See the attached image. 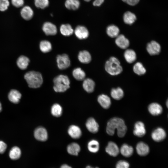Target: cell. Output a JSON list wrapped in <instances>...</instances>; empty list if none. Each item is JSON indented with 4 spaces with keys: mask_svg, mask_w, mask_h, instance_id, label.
<instances>
[{
    "mask_svg": "<svg viewBox=\"0 0 168 168\" xmlns=\"http://www.w3.org/2000/svg\"><path fill=\"white\" fill-rule=\"evenodd\" d=\"M115 129L117 130L118 136L120 138L124 137L127 132V128L124 122L121 119L114 118L110 119L108 122L106 128L107 134L113 135Z\"/></svg>",
    "mask_w": 168,
    "mask_h": 168,
    "instance_id": "1",
    "label": "cell"
},
{
    "mask_svg": "<svg viewBox=\"0 0 168 168\" xmlns=\"http://www.w3.org/2000/svg\"><path fill=\"white\" fill-rule=\"evenodd\" d=\"M105 71L112 76L118 75L123 71V68L119 60L114 57H111L105 63Z\"/></svg>",
    "mask_w": 168,
    "mask_h": 168,
    "instance_id": "2",
    "label": "cell"
},
{
    "mask_svg": "<svg viewBox=\"0 0 168 168\" xmlns=\"http://www.w3.org/2000/svg\"><path fill=\"white\" fill-rule=\"evenodd\" d=\"M24 78L31 88H36L40 86L43 79L41 74L39 72L31 71L27 72L24 76Z\"/></svg>",
    "mask_w": 168,
    "mask_h": 168,
    "instance_id": "3",
    "label": "cell"
},
{
    "mask_svg": "<svg viewBox=\"0 0 168 168\" xmlns=\"http://www.w3.org/2000/svg\"><path fill=\"white\" fill-rule=\"evenodd\" d=\"M54 89L56 92H64L70 87V81L66 75H60L54 79Z\"/></svg>",
    "mask_w": 168,
    "mask_h": 168,
    "instance_id": "4",
    "label": "cell"
},
{
    "mask_svg": "<svg viewBox=\"0 0 168 168\" xmlns=\"http://www.w3.org/2000/svg\"><path fill=\"white\" fill-rule=\"evenodd\" d=\"M56 61L58 68L60 69H64L68 68L70 65V61L68 56L65 54L58 55Z\"/></svg>",
    "mask_w": 168,
    "mask_h": 168,
    "instance_id": "5",
    "label": "cell"
},
{
    "mask_svg": "<svg viewBox=\"0 0 168 168\" xmlns=\"http://www.w3.org/2000/svg\"><path fill=\"white\" fill-rule=\"evenodd\" d=\"M146 49L147 52L151 55L158 54L160 52V44L155 41H152L147 45Z\"/></svg>",
    "mask_w": 168,
    "mask_h": 168,
    "instance_id": "6",
    "label": "cell"
},
{
    "mask_svg": "<svg viewBox=\"0 0 168 168\" xmlns=\"http://www.w3.org/2000/svg\"><path fill=\"white\" fill-rule=\"evenodd\" d=\"M34 134L35 138L40 141H45L48 137L46 130L42 127H39L36 128L34 131Z\"/></svg>",
    "mask_w": 168,
    "mask_h": 168,
    "instance_id": "7",
    "label": "cell"
},
{
    "mask_svg": "<svg viewBox=\"0 0 168 168\" xmlns=\"http://www.w3.org/2000/svg\"><path fill=\"white\" fill-rule=\"evenodd\" d=\"M74 33L76 36L80 40L86 39L89 35L87 29L84 26H78L76 28Z\"/></svg>",
    "mask_w": 168,
    "mask_h": 168,
    "instance_id": "8",
    "label": "cell"
},
{
    "mask_svg": "<svg viewBox=\"0 0 168 168\" xmlns=\"http://www.w3.org/2000/svg\"><path fill=\"white\" fill-rule=\"evenodd\" d=\"M42 30L47 35H54L57 33L56 26L50 22L44 23L42 27Z\"/></svg>",
    "mask_w": 168,
    "mask_h": 168,
    "instance_id": "9",
    "label": "cell"
},
{
    "mask_svg": "<svg viewBox=\"0 0 168 168\" xmlns=\"http://www.w3.org/2000/svg\"><path fill=\"white\" fill-rule=\"evenodd\" d=\"M166 137V133L165 130L161 128L155 129L152 134V137L155 141L159 142L164 140Z\"/></svg>",
    "mask_w": 168,
    "mask_h": 168,
    "instance_id": "10",
    "label": "cell"
},
{
    "mask_svg": "<svg viewBox=\"0 0 168 168\" xmlns=\"http://www.w3.org/2000/svg\"><path fill=\"white\" fill-rule=\"evenodd\" d=\"M116 38L115 43L121 49H125L129 46V41L128 40L124 35H119Z\"/></svg>",
    "mask_w": 168,
    "mask_h": 168,
    "instance_id": "11",
    "label": "cell"
},
{
    "mask_svg": "<svg viewBox=\"0 0 168 168\" xmlns=\"http://www.w3.org/2000/svg\"><path fill=\"white\" fill-rule=\"evenodd\" d=\"M146 133V129L144 124L142 122L138 121L135 124L134 134L136 136L141 137L144 136Z\"/></svg>",
    "mask_w": 168,
    "mask_h": 168,
    "instance_id": "12",
    "label": "cell"
},
{
    "mask_svg": "<svg viewBox=\"0 0 168 168\" xmlns=\"http://www.w3.org/2000/svg\"><path fill=\"white\" fill-rule=\"evenodd\" d=\"M106 152L113 156H116L119 152V149L117 144L113 142H109L105 148Z\"/></svg>",
    "mask_w": 168,
    "mask_h": 168,
    "instance_id": "13",
    "label": "cell"
},
{
    "mask_svg": "<svg viewBox=\"0 0 168 168\" xmlns=\"http://www.w3.org/2000/svg\"><path fill=\"white\" fill-rule=\"evenodd\" d=\"M86 125L87 129L92 133H96L98 131V124L93 118H89L87 120Z\"/></svg>",
    "mask_w": 168,
    "mask_h": 168,
    "instance_id": "14",
    "label": "cell"
},
{
    "mask_svg": "<svg viewBox=\"0 0 168 168\" xmlns=\"http://www.w3.org/2000/svg\"><path fill=\"white\" fill-rule=\"evenodd\" d=\"M137 153L140 156H145L149 152L148 146L143 142H140L138 143L136 147Z\"/></svg>",
    "mask_w": 168,
    "mask_h": 168,
    "instance_id": "15",
    "label": "cell"
},
{
    "mask_svg": "<svg viewBox=\"0 0 168 168\" xmlns=\"http://www.w3.org/2000/svg\"><path fill=\"white\" fill-rule=\"evenodd\" d=\"M68 133L70 136L74 139L79 138L82 135L80 128L75 125H72L69 127L68 130Z\"/></svg>",
    "mask_w": 168,
    "mask_h": 168,
    "instance_id": "16",
    "label": "cell"
},
{
    "mask_svg": "<svg viewBox=\"0 0 168 168\" xmlns=\"http://www.w3.org/2000/svg\"><path fill=\"white\" fill-rule=\"evenodd\" d=\"M97 100L100 105L104 109H108L110 105L111 102L110 98L106 95L101 94L99 95Z\"/></svg>",
    "mask_w": 168,
    "mask_h": 168,
    "instance_id": "17",
    "label": "cell"
},
{
    "mask_svg": "<svg viewBox=\"0 0 168 168\" xmlns=\"http://www.w3.org/2000/svg\"><path fill=\"white\" fill-rule=\"evenodd\" d=\"M150 113L153 115H158L161 114L162 112V108L159 104L153 103L150 104L148 108Z\"/></svg>",
    "mask_w": 168,
    "mask_h": 168,
    "instance_id": "18",
    "label": "cell"
},
{
    "mask_svg": "<svg viewBox=\"0 0 168 168\" xmlns=\"http://www.w3.org/2000/svg\"><path fill=\"white\" fill-rule=\"evenodd\" d=\"M21 14L25 20H29L33 17L34 12L32 8L29 6H25L21 10Z\"/></svg>",
    "mask_w": 168,
    "mask_h": 168,
    "instance_id": "19",
    "label": "cell"
},
{
    "mask_svg": "<svg viewBox=\"0 0 168 168\" xmlns=\"http://www.w3.org/2000/svg\"><path fill=\"white\" fill-rule=\"evenodd\" d=\"M124 58L127 62L131 63L134 62L136 59L135 52L132 49H127L124 53Z\"/></svg>",
    "mask_w": 168,
    "mask_h": 168,
    "instance_id": "20",
    "label": "cell"
},
{
    "mask_svg": "<svg viewBox=\"0 0 168 168\" xmlns=\"http://www.w3.org/2000/svg\"><path fill=\"white\" fill-rule=\"evenodd\" d=\"M82 86L86 91L88 93H91L94 91L95 83L92 79L87 78L84 80Z\"/></svg>",
    "mask_w": 168,
    "mask_h": 168,
    "instance_id": "21",
    "label": "cell"
},
{
    "mask_svg": "<svg viewBox=\"0 0 168 168\" xmlns=\"http://www.w3.org/2000/svg\"><path fill=\"white\" fill-rule=\"evenodd\" d=\"M78 59L82 63H88L91 60V56L90 53L86 50L80 51L78 55Z\"/></svg>",
    "mask_w": 168,
    "mask_h": 168,
    "instance_id": "22",
    "label": "cell"
},
{
    "mask_svg": "<svg viewBox=\"0 0 168 168\" xmlns=\"http://www.w3.org/2000/svg\"><path fill=\"white\" fill-rule=\"evenodd\" d=\"M21 96V94L17 90L15 89L11 90L8 94V99L12 102L17 103Z\"/></svg>",
    "mask_w": 168,
    "mask_h": 168,
    "instance_id": "23",
    "label": "cell"
},
{
    "mask_svg": "<svg viewBox=\"0 0 168 168\" xmlns=\"http://www.w3.org/2000/svg\"><path fill=\"white\" fill-rule=\"evenodd\" d=\"M106 32L109 37L111 38H115L119 35V30L116 26L111 25L107 27Z\"/></svg>",
    "mask_w": 168,
    "mask_h": 168,
    "instance_id": "24",
    "label": "cell"
},
{
    "mask_svg": "<svg viewBox=\"0 0 168 168\" xmlns=\"http://www.w3.org/2000/svg\"><path fill=\"white\" fill-rule=\"evenodd\" d=\"M119 151L123 156L125 157H129L133 154V149L132 147L124 144L122 146Z\"/></svg>",
    "mask_w": 168,
    "mask_h": 168,
    "instance_id": "25",
    "label": "cell"
},
{
    "mask_svg": "<svg viewBox=\"0 0 168 168\" xmlns=\"http://www.w3.org/2000/svg\"><path fill=\"white\" fill-rule=\"evenodd\" d=\"M136 20V16L135 14L130 11L125 12L124 15V21L126 24L132 25Z\"/></svg>",
    "mask_w": 168,
    "mask_h": 168,
    "instance_id": "26",
    "label": "cell"
},
{
    "mask_svg": "<svg viewBox=\"0 0 168 168\" xmlns=\"http://www.w3.org/2000/svg\"><path fill=\"white\" fill-rule=\"evenodd\" d=\"M80 147L78 144L75 142L69 144L67 148V152L70 155L77 156L80 151Z\"/></svg>",
    "mask_w": 168,
    "mask_h": 168,
    "instance_id": "27",
    "label": "cell"
},
{
    "mask_svg": "<svg viewBox=\"0 0 168 168\" xmlns=\"http://www.w3.org/2000/svg\"><path fill=\"white\" fill-rule=\"evenodd\" d=\"M29 62V59L27 57L22 55L19 57L17 60L16 63L20 68L24 70L26 68Z\"/></svg>",
    "mask_w": 168,
    "mask_h": 168,
    "instance_id": "28",
    "label": "cell"
},
{
    "mask_svg": "<svg viewBox=\"0 0 168 168\" xmlns=\"http://www.w3.org/2000/svg\"><path fill=\"white\" fill-rule=\"evenodd\" d=\"M60 30L61 34L65 36H70L73 32L71 26L69 24L62 25L60 27Z\"/></svg>",
    "mask_w": 168,
    "mask_h": 168,
    "instance_id": "29",
    "label": "cell"
},
{
    "mask_svg": "<svg viewBox=\"0 0 168 168\" xmlns=\"http://www.w3.org/2000/svg\"><path fill=\"white\" fill-rule=\"evenodd\" d=\"M72 73L74 77L79 81L84 80L86 77V74L84 71L79 68L74 69Z\"/></svg>",
    "mask_w": 168,
    "mask_h": 168,
    "instance_id": "30",
    "label": "cell"
},
{
    "mask_svg": "<svg viewBox=\"0 0 168 168\" xmlns=\"http://www.w3.org/2000/svg\"><path fill=\"white\" fill-rule=\"evenodd\" d=\"M65 5L68 9L76 10L79 7L80 2L79 0H66Z\"/></svg>",
    "mask_w": 168,
    "mask_h": 168,
    "instance_id": "31",
    "label": "cell"
},
{
    "mask_svg": "<svg viewBox=\"0 0 168 168\" xmlns=\"http://www.w3.org/2000/svg\"><path fill=\"white\" fill-rule=\"evenodd\" d=\"M124 91L120 87L113 88L111 91V95L112 97L115 100H119L123 96Z\"/></svg>",
    "mask_w": 168,
    "mask_h": 168,
    "instance_id": "32",
    "label": "cell"
},
{
    "mask_svg": "<svg viewBox=\"0 0 168 168\" xmlns=\"http://www.w3.org/2000/svg\"><path fill=\"white\" fill-rule=\"evenodd\" d=\"M133 71L135 73L138 75L144 74L146 72V69L140 62H138L133 66Z\"/></svg>",
    "mask_w": 168,
    "mask_h": 168,
    "instance_id": "33",
    "label": "cell"
},
{
    "mask_svg": "<svg viewBox=\"0 0 168 168\" xmlns=\"http://www.w3.org/2000/svg\"><path fill=\"white\" fill-rule=\"evenodd\" d=\"M40 50L43 53H46L50 51L52 48L51 43L49 41L44 40L42 41L40 44Z\"/></svg>",
    "mask_w": 168,
    "mask_h": 168,
    "instance_id": "34",
    "label": "cell"
},
{
    "mask_svg": "<svg viewBox=\"0 0 168 168\" xmlns=\"http://www.w3.org/2000/svg\"><path fill=\"white\" fill-rule=\"evenodd\" d=\"M21 152L20 149L17 147H13L10 150L9 156L12 160H17L21 156Z\"/></svg>",
    "mask_w": 168,
    "mask_h": 168,
    "instance_id": "35",
    "label": "cell"
},
{
    "mask_svg": "<svg viewBox=\"0 0 168 168\" xmlns=\"http://www.w3.org/2000/svg\"><path fill=\"white\" fill-rule=\"evenodd\" d=\"M87 147L91 152L96 153L99 151V142L95 140H91L88 143Z\"/></svg>",
    "mask_w": 168,
    "mask_h": 168,
    "instance_id": "36",
    "label": "cell"
},
{
    "mask_svg": "<svg viewBox=\"0 0 168 168\" xmlns=\"http://www.w3.org/2000/svg\"><path fill=\"white\" fill-rule=\"evenodd\" d=\"M52 114L56 117L60 116L62 113V108L60 105L58 104H54L51 108Z\"/></svg>",
    "mask_w": 168,
    "mask_h": 168,
    "instance_id": "37",
    "label": "cell"
},
{
    "mask_svg": "<svg viewBox=\"0 0 168 168\" xmlns=\"http://www.w3.org/2000/svg\"><path fill=\"white\" fill-rule=\"evenodd\" d=\"M35 4L38 8L44 9L49 5V0H35Z\"/></svg>",
    "mask_w": 168,
    "mask_h": 168,
    "instance_id": "38",
    "label": "cell"
},
{
    "mask_svg": "<svg viewBox=\"0 0 168 168\" xmlns=\"http://www.w3.org/2000/svg\"><path fill=\"white\" fill-rule=\"evenodd\" d=\"M9 4L8 0H0V11L3 12L7 10Z\"/></svg>",
    "mask_w": 168,
    "mask_h": 168,
    "instance_id": "39",
    "label": "cell"
},
{
    "mask_svg": "<svg viewBox=\"0 0 168 168\" xmlns=\"http://www.w3.org/2000/svg\"><path fill=\"white\" fill-rule=\"evenodd\" d=\"M129 164L124 160H120L116 164V168H129Z\"/></svg>",
    "mask_w": 168,
    "mask_h": 168,
    "instance_id": "40",
    "label": "cell"
},
{
    "mask_svg": "<svg viewBox=\"0 0 168 168\" xmlns=\"http://www.w3.org/2000/svg\"><path fill=\"white\" fill-rule=\"evenodd\" d=\"M13 6L16 7H22L24 4V0H11Z\"/></svg>",
    "mask_w": 168,
    "mask_h": 168,
    "instance_id": "41",
    "label": "cell"
},
{
    "mask_svg": "<svg viewBox=\"0 0 168 168\" xmlns=\"http://www.w3.org/2000/svg\"><path fill=\"white\" fill-rule=\"evenodd\" d=\"M6 144L3 142L0 141V153H3L7 148Z\"/></svg>",
    "mask_w": 168,
    "mask_h": 168,
    "instance_id": "42",
    "label": "cell"
},
{
    "mask_svg": "<svg viewBox=\"0 0 168 168\" xmlns=\"http://www.w3.org/2000/svg\"><path fill=\"white\" fill-rule=\"evenodd\" d=\"M140 0H126V2L128 4L131 6H134L137 4Z\"/></svg>",
    "mask_w": 168,
    "mask_h": 168,
    "instance_id": "43",
    "label": "cell"
},
{
    "mask_svg": "<svg viewBox=\"0 0 168 168\" xmlns=\"http://www.w3.org/2000/svg\"><path fill=\"white\" fill-rule=\"evenodd\" d=\"M104 0H95L93 4L95 6H100L104 2Z\"/></svg>",
    "mask_w": 168,
    "mask_h": 168,
    "instance_id": "44",
    "label": "cell"
},
{
    "mask_svg": "<svg viewBox=\"0 0 168 168\" xmlns=\"http://www.w3.org/2000/svg\"><path fill=\"white\" fill-rule=\"evenodd\" d=\"M60 168H72L71 167L67 164H64L62 165Z\"/></svg>",
    "mask_w": 168,
    "mask_h": 168,
    "instance_id": "45",
    "label": "cell"
},
{
    "mask_svg": "<svg viewBox=\"0 0 168 168\" xmlns=\"http://www.w3.org/2000/svg\"><path fill=\"white\" fill-rule=\"evenodd\" d=\"M86 168H99L98 167H96L94 168L90 166H87Z\"/></svg>",
    "mask_w": 168,
    "mask_h": 168,
    "instance_id": "46",
    "label": "cell"
},
{
    "mask_svg": "<svg viewBox=\"0 0 168 168\" xmlns=\"http://www.w3.org/2000/svg\"><path fill=\"white\" fill-rule=\"evenodd\" d=\"M2 110V105L1 104L0 102V112Z\"/></svg>",
    "mask_w": 168,
    "mask_h": 168,
    "instance_id": "47",
    "label": "cell"
},
{
    "mask_svg": "<svg viewBox=\"0 0 168 168\" xmlns=\"http://www.w3.org/2000/svg\"><path fill=\"white\" fill-rule=\"evenodd\" d=\"M85 1H86V2H89L91 0H84Z\"/></svg>",
    "mask_w": 168,
    "mask_h": 168,
    "instance_id": "48",
    "label": "cell"
},
{
    "mask_svg": "<svg viewBox=\"0 0 168 168\" xmlns=\"http://www.w3.org/2000/svg\"><path fill=\"white\" fill-rule=\"evenodd\" d=\"M123 2H126V0H122Z\"/></svg>",
    "mask_w": 168,
    "mask_h": 168,
    "instance_id": "49",
    "label": "cell"
},
{
    "mask_svg": "<svg viewBox=\"0 0 168 168\" xmlns=\"http://www.w3.org/2000/svg\"><path fill=\"white\" fill-rule=\"evenodd\" d=\"M168 101H167V102H166V105H167H167H168Z\"/></svg>",
    "mask_w": 168,
    "mask_h": 168,
    "instance_id": "50",
    "label": "cell"
}]
</instances>
